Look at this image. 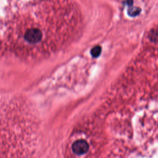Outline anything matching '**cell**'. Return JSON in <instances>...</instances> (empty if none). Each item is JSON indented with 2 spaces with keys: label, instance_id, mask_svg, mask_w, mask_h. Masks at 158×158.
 <instances>
[{
  "label": "cell",
  "instance_id": "6da1fadb",
  "mask_svg": "<svg viewBox=\"0 0 158 158\" xmlns=\"http://www.w3.org/2000/svg\"><path fill=\"white\" fill-rule=\"evenodd\" d=\"M25 40L30 44H35L41 41L43 38L42 32L38 28H30L25 32Z\"/></svg>",
  "mask_w": 158,
  "mask_h": 158
},
{
  "label": "cell",
  "instance_id": "7a4b0ae2",
  "mask_svg": "<svg viewBox=\"0 0 158 158\" xmlns=\"http://www.w3.org/2000/svg\"><path fill=\"white\" fill-rule=\"evenodd\" d=\"M72 149L75 154L83 155L88 152L89 149V145L85 140L78 139L72 144Z\"/></svg>",
  "mask_w": 158,
  "mask_h": 158
},
{
  "label": "cell",
  "instance_id": "3957f363",
  "mask_svg": "<svg viewBox=\"0 0 158 158\" xmlns=\"http://www.w3.org/2000/svg\"><path fill=\"white\" fill-rule=\"evenodd\" d=\"M101 51H102L101 47L99 45H96L91 49V50L90 51V53H91V56L93 57L96 58V57H98L100 56V54L101 53Z\"/></svg>",
  "mask_w": 158,
  "mask_h": 158
},
{
  "label": "cell",
  "instance_id": "277c9868",
  "mask_svg": "<svg viewBox=\"0 0 158 158\" xmlns=\"http://www.w3.org/2000/svg\"><path fill=\"white\" fill-rule=\"evenodd\" d=\"M139 9L137 7H132L128 10V13L131 16H135L139 14Z\"/></svg>",
  "mask_w": 158,
  "mask_h": 158
}]
</instances>
